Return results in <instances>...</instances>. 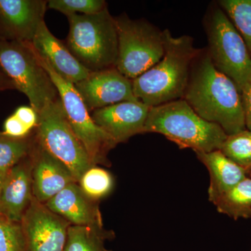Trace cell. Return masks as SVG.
<instances>
[{
  "label": "cell",
  "instance_id": "cell-1",
  "mask_svg": "<svg viewBox=\"0 0 251 251\" xmlns=\"http://www.w3.org/2000/svg\"><path fill=\"white\" fill-rule=\"evenodd\" d=\"M183 99L227 135L247 129L242 94L233 81L214 67L206 49L198 50L193 59Z\"/></svg>",
  "mask_w": 251,
  "mask_h": 251
},
{
  "label": "cell",
  "instance_id": "cell-2",
  "mask_svg": "<svg viewBox=\"0 0 251 251\" xmlns=\"http://www.w3.org/2000/svg\"><path fill=\"white\" fill-rule=\"evenodd\" d=\"M165 52L156 65L132 80L135 98L149 107L183 99L198 50L190 36L175 37L163 30Z\"/></svg>",
  "mask_w": 251,
  "mask_h": 251
},
{
  "label": "cell",
  "instance_id": "cell-3",
  "mask_svg": "<svg viewBox=\"0 0 251 251\" xmlns=\"http://www.w3.org/2000/svg\"><path fill=\"white\" fill-rule=\"evenodd\" d=\"M144 133H159L180 149L195 152L220 150L227 137L220 126L199 116L184 99L150 107Z\"/></svg>",
  "mask_w": 251,
  "mask_h": 251
},
{
  "label": "cell",
  "instance_id": "cell-4",
  "mask_svg": "<svg viewBox=\"0 0 251 251\" xmlns=\"http://www.w3.org/2000/svg\"><path fill=\"white\" fill-rule=\"evenodd\" d=\"M69 32L67 46L90 72L115 68L118 36L115 18L105 8L94 14L67 16Z\"/></svg>",
  "mask_w": 251,
  "mask_h": 251
},
{
  "label": "cell",
  "instance_id": "cell-5",
  "mask_svg": "<svg viewBox=\"0 0 251 251\" xmlns=\"http://www.w3.org/2000/svg\"><path fill=\"white\" fill-rule=\"evenodd\" d=\"M0 67L15 89L27 97L37 113L59 99L57 88L31 43L0 38Z\"/></svg>",
  "mask_w": 251,
  "mask_h": 251
},
{
  "label": "cell",
  "instance_id": "cell-6",
  "mask_svg": "<svg viewBox=\"0 0 251 251\" xmlns=\"http://www.w3.org/2000/svg\"><path fill=\"white\" fill-rule=\"evenodd\" d=\"M204 27L214 67L233 81L241 93L251 80V55L244 39L221 7L209 10Z\"/></svg>",
  "mask_w": 251,
  "mask_h": 251
},
{
  "label": "cell",
  "instance_id": "cell-7",
  "mask_svg": "<svg viewBox=\"0 0 251 251\" xmlns=\"http://www.w3.org/2000/svg\"><path fill=\"white\" fill-rule=\"evenodd\" d=\"M118 55L115 68L130 80L151 69L164 54L163 31L145 20L126 14L115 18Z\"/></svg>",
  "mask_w": 251,
  "mask_h": 251
},
{
  "label": "cell",
  "instance_id": "cell-8",
  "mask_svg": "<svg viewBox=\"0 0 251 251\" xmlns=\"http://www.w3.org/2000/svg\"><path fill=\"white\" fill-rule=\"evenodd\" d=\"M37 57L57 88L68 121L85 148L91 161L94 166H109L110 163L107 156L117 143L94 122L90 110L74 84L61 77L38 54Z\"/></svg>",
  "mask_w": 251,
  "mask_h": 251
},
{
  "label": "cell",
  "instance_id": "cell-9",
  "mask_svg": "<svg viewBox=\"0 0 251 251\" xmlns=\"http://www.w3.org/2000/svg\"><path fill=\"white\" fill-rule=\"evenodd\" d=\"M38 115L36 140L69 168L77 182L83 173L94 166L68 121L60 98L48 105Z\"/></svg>",
  "mask_w": 251,
  "mask_h": 251
},
{
  "label": "cell",
  "instance_id": "cell-10",
  "mask_svg": "<svg viewBox=\"0 0 251 251\" xmlns=\"http://www.w3.org/2000/svg\"><path fill=\"white\" fill-rule=\"evenodd\" d=\"M20 224L25 251H64L71 224L34 197Z\"/></svg>",
  "mask_w": 251,
  "mask_h": 251
},
{
  "label": "cell",
  "instance_id": "cell-11",
  "mask_svg": "<svg viewBox=\"0 0 251 251\" xmlns=\"http://www.w3.org/2000/svg\"><path fill=\"white\" fill-rule=\"evenodd\" d=\"M74 85L89 110L120 102L139 101L133 94L132 80L124 76L116 68L90 72L85 79Z\"/></svg>",
  "mask_w": 251,
  "mask_h": 251
},
{
  "label": "cell",
  "instance_id": "cell-12",
  "mask_svg": "<svg viewBox=\"0 0 251 251\" xmlns=\"http://www.w3.org/2000/svg\"><path fill=\"white\" fill-rule=\"evenodd\" d=\"M30 156L33 196L39 202L46 204L68 185L77 182L69 168L46 151L35 135Z\"/></svg>",
  "mask_w": 251,
  "mask_h": 251
},
{
  "label": "cell",
  "instance_id": "cell-13",
  "mask_svg": "<svg viewBox=\"0 0 251 251\" xmlns=\"http://www.w3.org/2000/svg\"><path fill=\"white\" fill-rule=\"evenodd\" d=\"M150 107L140 101H124L94 110V122L117 144L144 133Z\"/></svg>",
  "mask_w": 251,
  "mask_h": 251
},
{
  "label": "cell",
  "instance_id": "cell-14",
  "mask_svg": "<svg viewBox=\"0 0 251 251\" xmlns=\"http://www.w3.org/2000/svg\"><path fill=\"white\" fill-rule=\"evenodd\" d=\"M44 0H0V23L7 40L31 43L47 9Z\"/></svg>",
  "mask_w": 251,
  "mask_h": 251
},
{
  "label": "cell",
  "instance_id": "cell-15",
  "mask_svg": "<svg viewBox=\"0 0 251 251\" xmlns=\"http://www.w3.org/2000/svg\"><path fill=\"white\" fill-rule=\"evenodd\" d=\"M33 197L29 153L6 173L0 193V216L20 224Z\"/></svg>",
  "mask_w": 251,
  "mask_h": 251
},
{
  "label": "cell",
  "instance_id": "cell-16",
  "mask_svg": "<svg viewBox=\"0 0 251 251\" xmlns=\"http://www.w3.org/2000/svg\"><path fill=\"white\" fill-rule=\"evenodd\" d=\"M31 44L41 58L61 77L74 85L85 79L90 74V71L73 55L67 45L50 32L45 21L41 23Z\"/></svg>",
  "mask_w": 251,
  "mask_h": 251
},
{
  "label": "cell",
  "instance_id": "cell-17",
  "mask_svg": "<svg viewBox=\"0 0 251 251\" xmlns=\"http://www.w3.org/2000/svg\"><path fill=\"white\" fill-rule=\"evenodd\" d=\"M45 204L72 226L103 227L98 202L86 196L77 182L68 185Z\"/></svg>",
  "mask_w": 251,
  "mask_h": 251
},
{
  "label": "cell",
  "instance_id": "cell-18",
  "mask_svg": "<svg viewBox=\"0 0 251 251\" xmlns=\"http://www.w3.org/2000/svg\"><path fill=\"white\" fill-rule=\"evenodd\" d=\"M195 153L210 175L208 198L213 204L223 195L247 177L246 170L225 156L221 150Z\"/></svg>",
  "mask_w": 251,
  "mask_h": 251
},
{
  "label": "cell",
  "instance_id": "cell-19",
  "mask_svg": "<svg viewBox=\"0 0 251 251\" xmlns=\"http://www.w3.org/2000/svg\"><path fill=\"white\" fill-rule=\"evenodd\" d=\"M214 205L219 213L234 220L251 219V177L243 179Z\"/></svg>",
  "mask_w": 251,
  "mask_h": 251
},
{
  "label": "cell",
  "instance_id": "cell-20",
  "mask_svg": "<svg viewBox=\"0 0 251 251\" xmlns=\"http://www.w3.org/2000/svg\"><path fill=\"white\" fill-rule=\"evenodd\" d=\"M112 234L103 227L71 225L64 251H112L105 248V242Z\"/></svg>",
  "mask_w": 251,
  "mask_h": 251
},
{
  "label": "cell",
  "instance_id": "cell-21",
  "mask_svg": "<svg viewBox=\"0 0 251 251\" xmlns=\"http://www.w3.org/2000/svg\"><path fill=\"white\" fill-rule=\"evenodd\" d=\"M77 184L86 196L98 202L110 194L114 188L115 180L110 172L98 166H94L83 173Z\"/></svg>",
  "mask_w": 251,
  "mask_h": 251
},
{
  "label": "cell",
  "instance_id": "cell-22",
  "mask_svg": "<svg viewBox=\"0 0 251 251\" xmlns=\"http://www.w3.org/2000/svg\"><path fill=\"white\" fill-rule=\"evenodd\" d=\"M34 136L14 138L0 132V171L6 173L31 152Z\"/></svg>",
  "mask_w": 251,
  "mask_h": 251
},
{
  "label": "cell",
  "instance_id": "cell-23",
  "mask_svg": "<svg viewBox=\"0 0 251 251\" xmlns=\"http://www.w3.org/2000/svg\"><path fill=\"white\" fill-rule=\"evenodd\" d=\"M219 4L231 19L251 53V0H222Z\"/></svg>",
  "mask_w": 251,
  "mask_h": 251
},
{
  "label": "cell",
  "instance_id": "cell-24",
  "mask_svg": "<svg viewBox=\"0 0 251 251\" xmlns=\"http://www.w3.org/2000/svg\"><path fill=\"white\" fill-rule=\"evenodd\" d=\"M220 150L247 171L251 167V132L246 129L227 135Z\"/></svg>",
  "mask_w": 251,
  "mask_h": 251
},
{
  "label": "cell",
  "instance_id": "cell-25",
  "mask_svg": "<svg viewBox=\"0 0 251 251\" xmlns=\"http://www.w3.org/2000/svg\"><path fill=\"white\" fill-rule=\"evenodd\" d=\"M47 7L68 16L77 13L83 15L96 14L107 8V4L103 0H50Z\"/></svg>",
  "mask_w": 251,
  "mask_h": 251
},
{
  "label": "cell",
  "instance_id": "cell-26",
  "mask_svg": "<svg viewBox=\"0 0 251 251\" xmlns=\"http://www.w3.org/2000/svg\"><path fill=\"white\" fill-rule=\"evenodd\" d=\"M0 251H25L21 224L0 216Z\"/></svg>",
  "mask_w": 251,
  "mask_h": 251
},
{
  "label": "cell",
  "instance_id": "cell-27",
  "mask_svg": "<svg viewBox=\"0 0 251 251\" xmlns=\"http://www.w3.org/2000/svg\"><path fill=\"white\" fill-rule=\"evenodd\" d=\"M31 130L28 129L14 114L8 117L4 123L3 134L14 138H24L29 136Z\"/></svg>",
  "mask_w": 251,
  "mask_h": 251
},
{
  "label": "cell",
  "instance_id": "cell-28",
  "mask_svg": "<svg viewBox=\"0 0 251 251\" xmlns=\"http://www.w3.org/2000/svg\"><path fill=\"white\" fill-rule=\"evenodd\" d=\"M14 115L23 125L31 130L36 128L39 122V115L37 112L31 106H21L16 109Z\"/></svg>",
  "mask_w": 251,
  "mask_h": 251
},
{
  "label": "cell",
  "instance_id": "cell-29",
  "mask_svg": "<svg viewBox=\"0 0 251 251\" xmlns=\"http://www.w3.org/2000/svg\"><path fill=\"white\" fill-rule=\"evenodd\" d=\"M241 94L245 114L246 127L251 132V80L243 89Z\"/></svg>",
  "mask_w": 251,
  "mask_h": 251
},
{
  "label": "cell",
  "instance_id": "cell-30",
  "mask_svg": "<svg viewBox=\"0 0 251 251\" xmlns=\"http://www.w3.org/2000/svg\"><path fill=\"white\" fill-rule=\"evenodd\" d=\"M15 89L14 84L12 83L9 77L3 72L0 67V91Z\"/></svg>",
  "mask_w": 251,
  "mask_h": 251
},
{
  "label": "cell",
  "instance_id": "cell-31",
  "mask_svg": "<svg viewBox=\"0 0 251 251\" xmlns=\"http://www.w3.org/2000/svg\"><path fill=\"white\" fill-rule=\"evenodd\" d=\"M6 173H2V172L0 171V193H1V187H2L3 182H4V178L5 176H6Z\"/></svg>",
  "mask_w": 251,
  "mask_h": 251
},
{
  "label": "cell",
  "instance_id": "cell-32",
  "mask_svg": "<svg viewBox=\"0 0 251 251\" xmlns=\"http://www.w3.org/2000/svg\"><path fill=\"white\" fill-rule=\"evenodd\" d=\"M247 176H249V177H251V167L249 168V170L247 171Z\"/></svg>",
  "mask_w": 251,
  "mask_h": 251
}]
</instances>
